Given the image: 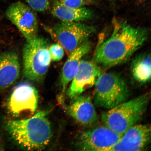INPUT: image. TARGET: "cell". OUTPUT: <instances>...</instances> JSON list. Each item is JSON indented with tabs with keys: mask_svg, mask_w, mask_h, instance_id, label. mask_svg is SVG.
<instances>
[{
	"mask_svg": "<svg viewBox=\"0 0 151 151\" xmlns=\"http://www.w3.org/2000/svg\"><path fill=\"white\" fill-rule=\"evenodd\" d=\"M149 124H135L122 135L111 151H142L148 146L151 139Z\"/></svg>",
	"mask_w": 151,
	"mask_h": 151,
	"instance_id": "cell-11",
	"label": "cell"
},
{
	"mask_svg": "<svg viewBox=\"0 0 151 151\" xmlns=\"http://www.w3.org/2000/svg\"><path fill=\"white\" fill-rule=\"evenodd\" d=\"M150 98V93L147 92L121 103L103 113L102 121L104 125L122 135L142 118Z\"/></svg>",
	"mask_w": 151,
	"mask_h": 151,
	"instance_id": "cell-3",
	"label": "cell"
},
{
	"mask_svg": "<svg viewBox=\"0 0 151 151\" xmlns=\"http://www.w3.org/2000/svg\"><path fill=\"white\" fill-rule=\"evenodd\" d=\"M7 127L16 142L28 150L45 148L52 137L51 127L44 111H39L30 118L9 122Z\"/></svg>",
	"mask_w": 151,
	"mask_h": 151,
	"instance_id": "cell-2",
	"label": "cell"
},
{
	"mask_svg": "<svg viewBox=\"0 0 151 151\" xmlns=\"http://www.w3.org/2000/svg\"><path fill=\"white\" fill-rule=\"evenodd\" d=\"M6 15L26 40L37 36L38 25L37 18L35 13L27 5L20 1L13 3L7 9Z\"/></svg>",
	"mask_w": 151,
	"mask_h": 151,
	"instance_id": "cell-8",
	"label": "cell"
},
{
	"mask_svg": "<svg viewBox=\"0 0 151 151\" xmlns=\"http://www.w3.org/2000/svg\"><path fill=\"white\" fill-rule=\"evenodd\" d=\"M91 48V45L87 41L69 55L62 70L60 79L61 91L59 97L60 102H63L68 85L74 78L82 58L90 51Z\"/></svg>",
	"mask_w": 151,
	"mask_h": 151,
	"instance_id": "cell-12",
	"label": "cell"
},
{
	"mask_svg": "<svg viewBox=\"0 0 151 151\" xmlns=\"http://www.w3.org/2000/svg\"><path fill=\"white\" fill-rule=\"evenodd\" d=\"M67 108L70 116L82 125L90 126L97 120V112L90 96H79Z\"/></svg>",
	"mask_w": 151,
	"mask_h": 151,
	"instance_id": "cell-13",
	"label": "cell"
},
{
	"mask_svg": "<svg viewBox=\"0 0 151 151\" xmlns=\"http://www.w3.org/2000/svg\"><path fill=\"white\" fill-rule=\"evenodd\" d=\"M31 8L39 12H43L50 8V0H26Z\"/></svg>",
	"mask_w": 151,
	"mask_h": 151,
	"instance_id": "cell-18",
	"label": "cell"
},
{
	"mask_svg": "<svg viewBox=\"0 0 151 151\" xmlns=\"http://www.w3.org/2000/svg\"><path fill=\"white\" fill-rule=\"evenodd\" d=\"M122 136L105 125L98 126L83 132L77 146L83 151H111Z\"/></svg>",
	"mask_w": 151,
	"mask_h": 151,
	"instance_id": "cell-7",
	"label": "cell"
},
{
	"mask_svg": "<svg viewBox=\"0 0 151 151\" xmlns=\"http://www.w3.org/2000/svg\"><path fill=\"white\" fill-rule=\"evenodd\" d=\"M132 75L138 83L144 84L151 79L150 54L145 53L136 57L132 61L131 67Z\"/></svg>",
	"mask_w": 151,
	"mask_h": 151,
	"instance_id": "cell-16",
	"label": "cell"
},
{
	"mask_svg": "<svg viewBox=\"0 0 151 151\" xmlns=\"http://www.w3.org/2000/svg\"><path fill=\"white\" fill-rule=\"evenodd\" d=\"M20 66L16 53L8 52L0 54V90L14 83L19 76Z\"/></svg>",
	"mask_w": 151,
	"mask_h": 151,
	"instance_id": "cell-14",
	"label": "cell"
},
{
	"mask_svg": "<svg viewBox=\"0 0 151 151\" xmlns=\"http://www.w3.org/2000/svg\"><path fill=\"white\" fill-rule=\"evenodd\" d=\"M57 39L68 55L93 35V26L75 22H62L53 28Z\"/></svg>",
	"mask_w": 151,
	"mask_h": 151,
	"instance_id": "cell-6",
	"label": "cell"
},
{
	"mask_svg": "<svg viewBox=\"0 0 151 151\" xmlns=\"http://www.w3.org/2000/svg\"><path fill=\"white\" fill-rule=\"evenodd\" d=\"M60 3L69 8L77 9L83 7L87 4L85 0H58Z\"/></svg>",
	"mask_w": 151,
	"mask_h": 151,
	"instance_id": "cell-19",
	"label": "cell"
},
{
	"mask_svg": "<svg viewBox=\"0 0 151 151\" xmlns=\"http://www.w3.org/2000/svg\"><path fill=\"white\" fill-rule=\"evenodd\" d=\"M102 72L101 67L93 62L81 60L68 91L70 99L74 100L93 86Z\"/></svg>",
	"mask_w": 151,
	"mask_h": 151,
	"instance_id": "cell-10",
	"label": "cell"
},
{
	"mask_svg": "<svg viewBox=\"0 0 151 151\" xmlns=\"http://www.w3.org/2000/svg\"><path fill=\"white\" fill-rule=\"evenodd\" d=\"M48 50L51 59L55 62L60 61L65 54L64 49L59 43H54L51 45L49 47Z\"/></svg>",
	"mask_w": 151,
	"mask_h": 151,
	"instance_id": "cell-17",
	"label": "cell"
},
{
	"mask_svg": "<svg viewBox=\"0 0 151 151\" xmlns=\"http://www.w3.org/2000/svg\"><path fill=\"white\" fill-rule=\"evenodd\" d=\"M52 14L62 22H78L89 19L93 17V11L86 7L74 9L66 7L58 1H55Z\"/></svg>",
	"mask_w": 151,
	"mask_h": 151,
	"instance_id": "cell-15",
	"label": "cell"
},
{
	"mask_svg": "<svg viewBox=\"0 0 151 151\" xmlns=\"http://www.w3.org/2000/svg\"><path fill=\"white\" fill-rule=\"evenodd\" d=\"M94 102L100 108L110 109L127 101L130 91L124 79L117 73H102L95 84Z\"/></svg>",
	"mask_w": 151,
	"mask_h": 151,
	"instance_id": "cell-4",
	"label": "cell"
},
{
	"mask_svg": "<svg viewBox=\"0 0 151 151\" xmlns=\"http://www.w3.org/2000/svg\"><path fill=\"white\" fill-rule=\"evenodd\" d=\"M112 35L100 45L96 52L98 63L106 68L127 61L146 42L148 33L145 28L113 20Z\"/></svg>",
	"mask_w": 151,
	"mask_h": 151,
	"instance_id": "cell-1",
	"label": "cell"
},
{
	"mask_svg": "<svg viewBox=\"0 0 151 151\" xmlns=\"http://www.w3.org/2000/svg\"><path fill=\"white\" fill-rule=\"evenodd\" d=\"M85 1L88 2V3H91L93 1V0H85Z\"/></svg>",
	"mask_w": 151,
	"mask_h": 151,
	"instance_id": "cell-20",
	"label": "cell"
},
{
	"mask_svg": "<svg viewBox=\"0 0 151 151\" xmlns=\"http://www.w3.org/2000/svg\"><path fill=\"white\" fill-rule=\"evenodd\" d=\"M49 43L37 36L27 40L23 52V72L28 80L39 82L44 78L51 63Z\"/></svg>",
	"mask_w": 151,
	"mask_h": 151,
	"instance_id": "cell-5",
	"label": "cell"
},
{
	"mask_svg": "<svg viewBox=\"0 0 151 151\" xmlns=\"http://www.w3.org/2000/svg\"><path fill=\"white\" fill-rule=\"evenodd\" d=\"M38 93L32 85L22 83L14 88L9 99L7 108L13 115L18 116L24 111L35 112L38 103Z\"/></svg>",
	"mask_w": 151,
	"mask_h": 151,
	"instance_id": "cell-9",
	"label": "cell"
}]
</instances>
